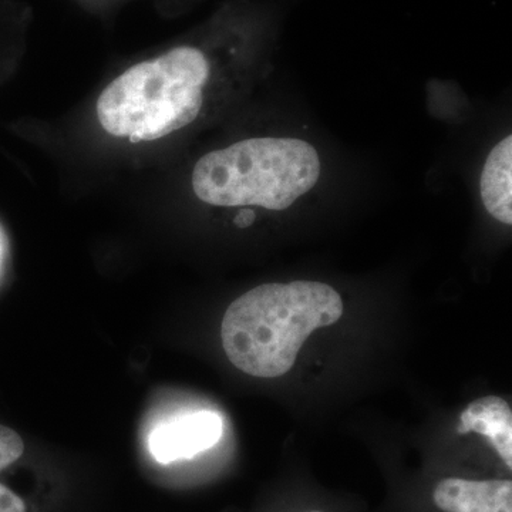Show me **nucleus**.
<instances>
[{
	"instance_id": "obj_2",
	"label": "nucleus",
	"mask_w": 512,
	"mask_h": 512,
	"mask_svg": "<svg viewBox=\"0 0 512 512\" xmlns=\"http://www.w3.org/2000/svg\"><path fill=\"white\" fill-rule=\"evenodd\" d=\"M208 77L204 53L175 47L114 79L97 101V119L111 136L131 143L158 140L197 119Z\"/></svg>"
},
{
	"instance_id": "obj_5",
	"label": "nucleus",
	"mask_w": 512,
	"mask_h": 512,
	"mask_svg": "<svg viewBox=\"0 0 512 512\" xmlns=\"http://www.w3.org/2000/svg\"><path fill=\"white\" fill-rule=\"evenodd\" d=\"M431 503L439 512H512V481L510 478H441L434 485Z\"/></svg>"
},
{
	"instance_id": "obj_3",
	"label": "nucleus",
	"mask_w": 512,
	"mask_h": 512,
	"mask_svg": "<svg viewBox=\"0 0 512 512\" xmlns=\"http://www.w3.org/2000/svg\"><path fill=\"white\" fill-rule=\"evenodd\" d=\"M320 170L318 151L306 141L249 138L200 158L192 190L215 207L256 205L284 211L315 187Z\"/></svg>"
},
{
	"instance_id": "obj_7",
	"label": "nucleus",
	"mask_w": 512,
	"mask_h": 512,
	"mask_svg": "<svg viewBox=\"0 0 512 512\" xmlns=\"http://www.w3.org/2000/svg\"><path fill=\"white\" fill-rule=\"evenodd\" d=\"M485 210L501 224H512V137L503 138L488 154L480 181Z\"/></svg>"
},
{
	"instance_id": "obj_4",
	"label": "nucleus",
	"mask_w": 512,
	"mask_h": 512,
	"mask_svg": "<svg viewBox=\"0 0 512 512\" xmlns=\"http://www.w3.org/2000/svg\"><path fill=\"white\" fill-rule=\"evenodd\" d=\"M222 433L224 421L220 414L202 410L161 423L148 443L158 463L170 464L210 450L221 440Z\"/></svg>"
},
{
	"instance_id": "obj_9",
	"label": "nucleus",
	"mask_w": 512,
	"mask_h": 512,
	"mask_svg": "<svg viewBox=\"0 0 512 512\" xmlns=\"http://www.w3.org/2000/svg\"><path fill=\"white\" fill-rule=\"evenodd\" d=\"M301 512H328V511H325V510H318V508H312V510H308V511H301Z\"/></svg>"
},
{
	"instance_id": "obj_1",
	"label": "nucleus",
	"mask_w": 512,
	"mask_h": 512,
	"mask_svg": "<svg viewBox=\"0 0 512 512\" xmlns=\"http://www.w3.org/2000/svg\"><path fill=\"white\" fill-rule=\"evenodd\" d=\"M342 298L322 282L256 286L229 305L221 325L229 362L255 377L284 376L316 329L338 322Z\"/></svg>"
},
{
	"instance_id": "obj_8",
	"label": "nucleus",
	"mask_w": 512,
	"mask_h": 512,
	"mask_svg": "<svg viewBox=\"0 0 512 512\" xmlns=\"http://www.w3.org/2000/svg\"><path fill=\"white\" fill-rule=\"evenodd\" d=\"M25 451V443L15 430L0 426V471L18 461ZM0 512H26V504L19 495L0 484Z\"/></svg>"
},
{
	"instance_id": "obj_6",
	"label": "nucleus",
	"mask_w": 512,
	"mask_h": 512,
	"mask_svg": "<svg viewBox=\"0 0 512 512\" xmlns=\"http://www.w3.org/2000/svg\"><path fill=\"white\" fill-rule=\"evenodd\" d=\"M457 431L460 434L474 431L487 437L508 470H512V412L504 399L488 396L468 404Z\"/></svg>"
}]
</instances>
